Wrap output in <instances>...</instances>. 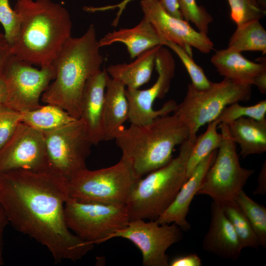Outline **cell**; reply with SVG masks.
Wrapping results in <instances>:
<instances>
[{
	"mask_svg": "<svg viewBox=\"0 0 266 266\" xmlns=\"http://www.w3.org/2000/svg\"><path fill=\"white\" fill-rule=\"evenodd\" d=\"M68 181L50 170L0 172V204L9 223L46 247L56 264L80 260L94 246L68 228Z\"/></svg>",
	"mask_w": 266,
	"mask_h": 266,
	"instance_id": "obj_1",
	"label": "cell"
},
{
	"mask_svg": "<svg viewBox=\"0 0 266 266\" xmlns=\"http://www.w3.org/2000/svg\"><path fill=\"white\" fill-rule=\"evenodd\" d=\"M14 9L21 17V27L12 54L31 65H51L71 36L67 9L50 0H17Z\"/></svg>",
	"mask_w": 266,
	"mask_h": 266,
	"instance_id": "obj_2",
	"label": "cell"
},
{
	"mask_svg": "<svg viewBox=\"0 0 266 266\" xmlns=\"http://www.w3.org/2000/svg\"><path fill=\"white\" fill-rule=\"evenodd\" d=\"M94 25L81 36H70L52 63L56 75L41 96L43 102L58 105L79 119L81 100L88 79L103 62Z\"/></svg>",
	"mask_w": 266,
	"mask_h": 266,
	"instance_id": "obj_3",
	"label": "cell"
},
{
	"mask_svg": "<svg viewBox=\"0 0 266 266\" xmlns=\"http://www.w3.org/2000/svg\"><path fill=\"white\" fill-rule=\"evenodd\" d=\"M189 136L188 128L179 118L168 114L145 125L124 127L115 140L122 157L130 161L140 178L169 163L175 147Z\"/></svg>",
	"mask_w": 266,
	"mask_h": 266,
	"instance_id": "obj_4",
	"label": "cell"
},
{
	"mask_svg": "<svg viewBox=\"0 0 266 266\" xmlns=\"http://www.w3.org/2000/svg\"><path fill=\"white\" fill-rule=\"evenodd\" d=\"M195 142L187 139L176 158L135 181L126 204L130 221L156 220L170 205L188 178L187 162Z\"/></svg>",
	"mask_w": 266,
	"mask_h": 266,
	"instance_id": "obj_5",
	"label": "cell"
},
{
	"mask_svg": "<svg viewBox=\"0 0 266 266\" xmlns=\"http://www.w3.org/2000/svg\"><path fill=\"white\" fill-rule=\"evenodd\" d=\"M251 85L235 83L224 78L219 82H211L204 90L189 84L183 101L173 111L188 128V139L196 141L200 128L215 120L226 106L235 102L247 101L252 95Z\"/></svg>",
	"mask_w": 266,
	"mask_h": 266,
	"instance_id": "obj_6",
	"label": "cell"
},
{
	"mask_svg": "<svg viewBox=\"0 0 266 266\" xmlns=\"http://www.w3.org/2000/svg\"><path fill=\"white\" fill-rule=\"evenodd\" d=\"M139 178L130 161L122 157L115 165L95 170L86 168L68 181V199L126 204L133 185Z\"/></svg>",
	"mask_w": 266,
	"mask_h": 266,
	"instance_id": "obj_7",
	"label": "cell"
},
{
	"mask_svg": "<svg viewBox=\"0 0 266 266\" xmlns=\"http://www.w3.org/2000/svg\"><path fill=\"white\" fill-rule=\"evenodd\" d=\"M218 127L223 135L222 142L197 195L208 196L222 205L235 203L239 193L254 170L240 166L236 143L228 125L221 123Z\"/></svg>",
	"mask_w": 266,
	"mask_h": 266,
	"instance_id": "obj_8",
	"label": "cell"
},
{
	"mask_svg": "<svg viewBox=\"0 0 266 266\" xmlns=\"http://www.w3.org/2000/svg\"><path fill=\"white\" fill-rule=\"evenodd\" d=\"M65 217L69 230L80 239L93 244L107 241L130 221L126 204L85 202L68 199Z\"/></svg>",
	"mask_w": 266,
	"mask_h": 266,
	"instance_id": "obj_9",
	"label": "cell"
},
{
	"mask_svg": "<svg viewBox=\"0 0 266 266\" xmlns=\"http://www.w3.org/2000/svg\"><path fill=\"white\" fill-rule=\"evenodd\" d=\"M43 133L50 170L69 181L87 168L93 144L81 119Z\"/></svg>",
	"mask_w": 266,
	"mask_h": 266,
	"instance_id": "obj_10",
	"label": "cell"
},
{
	"mask_svg": "<svg viewBox=\"0 0 266 266\" xmlns=\"http://www.w3.org/2000/svg\"><path fill=\"white\" fill-rule=\"evenodd\" d=\"M40 67L38 69L12 54L9 56L1 73L7 88L3 106L22 113L42 106L39 99L56 72L52 64Z\"/></svg>",
	"mask_w": 266,
	"mask_h": 266,
	"instance_id": "obj_11",
	"label": "cell"
},
{
	"mask_svg": "<svg viewBox=\"0 0 266 266\" xmlns=\"http://www.w3.org/2000/svg\"><path fill=\"white\" fill-rule=\"evenodd\" d=\"M155 66L158 77L151 87L145 90L126 89L129 107L128 120L131 124H148L158 117L173 112L176 107V102L170 100L160 109L154 110L153 108L155 100L164 98L168 92L175 73L174 59L170 51L163 46L156 55Z\"/></svg>",
	"mask_w": 266,
	"mask_h": 266,
	"instance_id": "obj_12",
	"label": "cell"
},
{
	"mask_svg": "<svg viewBox=\"0 0 266 266\" xmlns=\"http://www.w3.org/2000/svg\"><path fill=\"white\" fill-rule=\"evenodd\" d=\"M181 229L175 224L160 225L155 220H131L125 227L111 234L107 240L122 237L132 242L141 251L145 266H169L167 249L180 241Z\"/></svg>",
	"mask_w": 266,
	"mask_h": 266,
	"instance_id": "obj_13",
	"label": "cell"
},
{
	"mask_svg": "<svg viewBox=\"0 0 266 266\" xmlns=\"http://www.w3.org/2000/svg\"><path fill=\"white\" fill-rule=\"evenodd\" d=\"M15 169L50 170L43 133L23 122L0 150V172Z\"/></svg>",
	"mask_w": 266,
	"mask_h": 266,
	"instance_id": "obj_14",
	"label": "cell"
},
{
	"mask_svg": "<svg viewBox=\"0 0 266 266\" xmlns=\"http://www.w3.org/2000/svg\"><path fill=\"white\" fill-rule=\"evenodd\" d=\"M140 4L143 18L153 26L164 45L166 41L173 42L192 56V47L204 54L213 49L214 44L207 34L196 31L185 20L169 14L160 0H141Z\"/></svg>",
	"mask_w": 266,
	"mask_h": 266,
	"instance_id": "obj_15",
	"label": "cell"
},
{
	"mask_svg": "<svg viewBox=\"0 0 266 266\" xmlns=\"http://www.w3.org/2000/svg\"><path fill=\"white\" fill-rule=\"evenodd\" d=\"M108 76L105 69L92 75L87 81L81 97L79 119L85 123L93 145L104 140L103 114Z\"/></svg>",
	"mask_w": 266,
	"mask_h": 266,
	"instance_id": "obj_16",
	"label": "cell"
},
{
	"mask_svg": "<svg viewBox=\"0 0 266 266\" xmlns=\"http://www.w3.org/2000/svg\"><path fill=\"white\" fill-rule=\"evenodd\" d=\"M217 153V150L213 151L198 165L170 205L155 220L158 224L174 223L182 231L190 230L191 225L186 219L190 205L197 195L207 170L214 162Z\"/></svg>",
	"mask_w": 266,
	"mask_h": 266,
	"instance_id": "obj_17",
	"label": "cell"
},
{
	"mask_svg": "<svg viewBox=\"0 0 266 266\" xmlns=\"http://www.w3.org/2000/svg\"><path fill=\"white\" fill-rule=\"evenodd\" d=\"M202 248L209 253L233 261L237 260L243 249L222 205L213 200L210 226L204 237Z\"/></svg>",
	"mask_w": 266,
	"mask_h": 266,
	"instance_id": "obj_18",
	"label": "cell"
},
{
	"mask_svg": "<svg viewBox=\"0 0 266 266\" xmlns=\"http://www.w3.org/2000/svg\"><path fill=\"white\" fill-rule=\"evenodd\" d=\"M258 63L245 58L241 52L229 48L217 50L211 62L224 78L242 85L254 84L256 78L266 71V58H260Z\"/></svg>",
	"mask_w": 266,
	"mask_h": 266,
	"instance_id": "obj_19",
	"label": "cell"
},
{
	"mask_svg": "<svg viewBox=\"0 0 266 266\" xmlns=\"http://www.w3.org/2000/svg\"><path fill=\"white\" fill-rule=\"evenodd\" d=\"M116 42L126 46L131 59L156 46H164L153 26L144 18L135 27L109 32L99 40L100 47Z\"/></svg>",
	"mask_w": 266,
	"mask_h": 266,
	"instance_id": "obj_20",
	"label": "cell"
},
{
	"mask_svg": "<svg viewBox=\"0 0 266 266\" xmlns=\"http://www.w3.org/2000/svg\"><path fill=\"white\" fill-rule=\"evenodd\" d=\"M125 91L124 85L108 76L103 114L105 141L115 139L128 120L129 107Z\"/></svg>",
	"mask_w": 266,
	"mask_h": 266,
	"instance_id": "obj_21",
	"label": "cell"
},
{
	"mask_svg": "<svg viewBox=\"0 0 266 266\" xmlns=\"http://www.w3.org/2000/svg\"><path fill=\"white\" fill-rule=\"evenodd\" d=\"M162 45L149 49L136 57L130 64L109 65L106 69L108 75L129 89H138L149 81L155 66L156 55Z\"/></svg>",
	"mask_w": 266,
	"mask_h": 266,
	"instance_id": "obj_22",
	"label": "cell"
},
{
	"mask_svg": "<svg viewBox=\"0 0 266 266\" xmlns=\"http://www.w3.org/2000/svg\"><path fill=\"white\" fill-rule=\"evenodd\" d=\"M230 133L240 148L242 158L266 151V119L241 117L227 124Z\"/></svg>",
	"mask_w": 266,
	"mask_h": 266,
	"instance_id": "obj_23",
	"label": "cell"
},
{
	"mask_svg": "<svg viewBox=\"0 0 266 266\" xmlns=\"http://www.w3.org/2000/svg\"><path fill=\"white\" fill-rule=\"evenodd\" d=\"M22 122L42 133L51 132L76 120L61 107L52 104L22 113Z\"/></svg>",
	"mask_w": 266,
	"mask_h": 266,
	"instance_id": "obj_24",
	"label": "cell"
},
{
	"mask_svg": "<svg viewBox=\"0 0 266 266\" xmlns=\"http://www.w3.org/2000/svg\"><path fill=\"white\" fill-rule=\"evenodd\" d=\"M228 48L236 51H260L266 53V31L260 20L237 25L229 39Z\"/></svg>",
	"mask_w": 266,
	"mask_h": 266,
	"instance_id": "obj_25",
	"label": "cell"
},
{
	"mask_svg": "<svg viewBox=\"0 0 266 266\" xmlns=\"http://www.w3.org/2000/svg\"><path fill=\"white\" fill-rule=\"evenodd\" d=\"M218 124L216 119L209 122L205 132L197 137L187 162L188 178L201 161L221 146L223 135L217 132Z\"/></svg>",
	"mask_w": 266,
	"mask_h": 266,
	"instance_id": "obj_26",
	"label": "cell"
},
{
	"mask_svg": "<svg viewBox=\"0 0 266 266\" xmlns=\"http://www.w3.org/2000/svg\"><path fill=\"white\" fill-rule=\"evenodd\" d=\"M236 202L243 211L256 233L260 245L266 247V208L250 197L242 190Z\"/></svg>",
	"mask_w": 266,
	"mask_h": 266,
	"instance_id": "obj_27",
	"label": "cell"
},
{
	"mask_svg": "<svg viewBox=\"0 0 266 266\" xmlns=\"http://www.w3.org/2000/svg\"><path fill=\"white\" fill-rule=\"evenodd\" d=\"M221 205L234 228L242 248L251 247L257 249L260 246L258 237L238 205L236 203Z\"/></svg>",
	"mask_w": 266,
	"mask_h": 266,
	"instance_id": "obj_28",
	"label": "cell"
},
{
	"mask_svg": "<svg viewBox=\"0 0 266 266\" xmlns=\"http://www.w3.org/2000/svg\"><path fill=\"white\" fill-rule=\"evenodd\" d=\"M266 100L259 101L251 106H242L238 102L224 108L216 120L219 124L229 123L241 117H248L257 120L266 119Z\"/></svg>",
	"mask_w": 266,
	"mask_h": 266,
	"instance_id": "obj_29",
	"label": "cell"
},
{
	"mask_svg": "<svg viewBox=\"0 0 266 266\" xmlns=\"http://www.w3.org/2000/svg\"><path fill=\"white\" fill-rule=\"evenodd\" d=\"M174 51L181 60L192 80V84L199 90L209 88L211 82L205 75L202 68L198 65L193 59V56L178 44L166 41L165 44Z\"/></svg>",
	"mask_w": 266,
	"mask_h": 266,
	"instance_id": "obj_30",
	"label": "cell"
},
{
	"mask_svg": "<svg viewBox=\"0 0 266 266\" xmlns=\"http://www.w3.org/2000/svg\"><path fill=\"white\" fill-rule=\"evenodd\" d=\"M230 7V17L236 25L264 18L266 10L262 9L256 0H227Z\"/></svg>",
	"mask_w": 266,
	"mask_h": 266,
	"instance_id": "obj_31",
	"label": "cell"
},
{
	"mask_svg": "<svg viewBox=\"0 0 266 266\" xmlns=\"http://www.w3.org/2000/svg\"><path fill=\"white\" fill-rule=\"evenodd\" d=\"M183 19L193 23L198 31L207 34L209 25L213 21L205 8L199 5L196 0H178Z\"/></svg>",
	"mask_w": 266,
	"mask_h": 266,
	"instance_id": "obj_32",
	"label": "cell"
},
{
	"mask_svg": "<svg viewBox=\"0 0 266 266\" xmlns=\"http://www.w3.org/2000/svg\"><path fill=\"white\" fill-rule=\"evenodd\" d=\"M0 23L4 28L5 38L12 46L19 34L21 18L11 8L8 0H0Z\"/></svg>",
	"mask_w": 266,
	"mask_h": 266,
	"instance_id": "obj_33",
	"label": "cell"
},
{
	"mask_svg": "<svg viewBox=\"0 0 266 266\" xmlns=\"http://www.w3.org/2000/svg\"><path fill=\"white\" fill-rule=\"evenodd\" d=\"M21 122V112L3 106L0 107V150L11 138Z\"/></svg>",
	"mask_w": 266,
	"mask_h": 266,
	"instance_id": "obj_34",
	"label": "cell"
},
{
	"mask_svg": "<svg viewBox=\"0 0 266 266\" xmlns=\"http://www.w3.org/2000/svg\"><path fill=\"white\" fill-rule=\"evenodd\" d=\"M132 0H123L122 1L116 4L100 7L85 6L83 8V10L88 12H96L99 11H105L117 8L118 10L117 12L116 16L113 20L112 23V25L113 26L116 27L118 25L120 17L123 11L126 8L127 4Z\"/></svg>",
	"mask_w": 266,
	"mask_h": 266,
	"instance_id": "obj_35",
	"label": "cell"
},
{
	"mask_svg": "<svg viewBox=\"0 0 266 266\" xmlns=\"http://www.w3.org/2000/svg\"><path fill=\"white\" fill-rule=\"evenodd\" d=\"M170 266H201V260L196 254L181 256L173 258L169 262Z\"/></svg>",
	"mask_w": 266,
	"mask_h": 266,
	"instance_id": "obj_36",
	"label": "cell"
},
{
	"mask_svg": "<svg viewBox=\"0 0 266 266\" xmlns=\"http://www.w3.org/2000/svg\"><path fill=\"white\" fill-rule=\"evenodd\" d=\"M11 54V45L4 33H0V74L2 73L5 64Z\"/></svg>",
	"mask_w": 266,
	"mask_h": 266,
	"instance_id": "obj_37",
	"label": "cell"
},
{
	"mask_svg": "<svg viewBox=\"0 0 266 266\" xmlns=\"http://www.w3.org/2000/svg\"><path fill=\"white\" fill-rule=\"evenodd\" d=\"M163 8L170 15L181 19H184L180 10L178 0H160Z\"/></svg>",
	"mask_w": 266,
	"mask_h": 266,
	"instance_id": "obj_38",
	"label": "cell"
},
{
	"mask_svg": "<svg viewBox=\"0 0 266 266\" xmlns=\"http://www.w3.org/2000/svg\"><path fill=\"white\" fill-rule=\"evenodd\" d=\"M9 224L5 213L0 204V266L4 264L3 257V233L4 229Z\"/></svg>",
	"mask_w": 266,
	"mask_h": 266,
	"instance_id": "obj_39",
	"label": "cell"
},
{
	"mask_svg": "<svg viewBox=\"0 0 266 266\" xmlns=\"http://www.w3.org/2000/svg\"><path fill=\"white\" fill-rule=\"evenodd\" d=\"M258 186L254 192V194L264 195L266 192V161L264 163L258 178Z\"/></svg>",
	"mask_w": 266,
	"mask_h": 266,
	"instance_id": "obj_40",
	"label": "cell"
},
{
	"mask_svg": "<svg viewBox=\"0 0 266 266\" xmlns=\"http://www.w3.org/2000/svg\"><path fill=\"white\" fill-rule=\"evenodd\" d=\"M263 94L266 93V71L259 75L255 79L254 84Z\"/></svg>",
	"mask_w": 266,
	"mask_h": 266,
	"instance_id": "obj_41",
	"label": "cell"
},
{
	"mask_svg": "<svg viewBox=\"0 0 266 266\" xmlns=\"http://www.w3.org/2000/svg\"><path fill=\"white\" fill-rule=\"evenodd\" d=\"M7 95V88L5 79L0 74V107L4 106Z\"/></svg>",
	"mask_w": 266,
	"mask_h": 266,
	"instance_id": "obj_42",
	"label": "cell"
},
{
	"mask_svg": "<svg viewBox=\"0 0 266 266\" xmlns=\"http://www.w3.org/2000/svg\"><path fill=\"white\" fill-rule=\"evenodd\" d=\"M259 6L263 9H266V0H256Z\"/></svg>",
	"mask_w": 266,
	"mask_h": 266,
	"instance_id": "obj_43",
	"label": "cell"
}]
</instances>
